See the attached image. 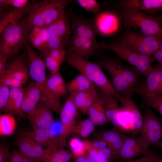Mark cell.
<instances>
[{
  "label": "cell",
  "mask_w": 162,
  "mask_h": 162,
  "mask_svg": "<svg viewBox=\"0 0 162 162\" xmlns=\"http://www.w3.org/2000/svg\"><path fill=\"white\" fill-rule=\"evenodd\" d=\"M73 1L70 0L35 1L31 10L20 22L30 32L36 27L48 26L65 13V7Z\"/></svg>",
  "instance_id": "2"
},
{
  "label": "cell",
  "mask_w": 162,
  "mask_h": 162,
  "mask_svg": "<svg viewBox=\"0 0 162 162\" xmlns=\"http://www.w3.org/2000/svg\"><path fill=\"white\" fill-rule=\"evenodd\" d=\"M86 140L89 146L96 150H98L107 147L106 143L100 140H96L92 141Z\"/></svg>",
  "instance_id": "46"
},
{
  "label": "cell",
  "mask_w": 162,
  "mask_h": 162,
  "mask_svg": "<svg viewBox=\"0 0 162 162\" xmlns=\"http://www.w3.org/2000/svg\"><path fill=\"white\" fill-rule=\"evenodd\" d=\"M95 125L88 118L76 123L73 129L72 134H75L82 138L87 137L93 132Z\"/></svg>",
  "instance_id": "35"
},
{
  "label": "cell",
  "mask_w": 162,
  "mask_h": 162,
  "mask_svg": "<svg viewBox=\"0 0 162 162\" xmlns=\"http://www.w3.org/2000/svg\"><path fill=\"white\" fill-rule=\"evenodd\" d=\"M89 118L95 125H101L109 122L106 115L101 97L99 95L89 108Z\"/></svg>",
  "instance_id": "30"
},
{
  "label": "cell",
  "mask_w": 162,
  "mask_h": 162,
  "mask_svg": "<svg viewBox=\"0 0 162 162\" xmlns=\"http://www.w3.org/2000/svg\"><path fill=\"white\" fill-rule=\"evenodd\" d=\"M61 97L53 76L50 75L47 78L42 90L40 101L59 115L62 106L60 100Z\"/></svg>",
  "instance_id": "20"
},
{
  "label": "cell",
  "mask_w": 162,
  "mask_h": 162,
  "mask_svg": "<svg viewBox=\"0 0 162 162\" xmlns=\"http://www.w3.org/2000/svg\"><path fill=\"white\" fill-rule=\"evenodd\" d=\"M25 156L19 150L10 152L8 162H22Z\"/></svg>",
  "instance_id": "43"
},
{
  "label": "cell",
  "mask_w": 162,
  "mask_h": 162,
  "mask_svg": "<svg viewBox=\"0 0 162 162\" xmlns=\"http://www.w3.org/2000/svg\"><path fill=\"white\" fill-rule=\"evenodd\" d=\"M9 148L6 144H1L0 146V162H8Z\"/></svg>",
  "instance_id": "47"
},
{
  "label": "cell",
  "mask_w": 162,
  "mask_h": 162,
  "mask_svg": "<svg viewBox=\"0 0 162 162\" xmlns=\"http://www.w3.org/2000/svg\"><path fill=\"white\" fill-rule=\"evenodd\" d=\"M10 88L4 85H0V111L6 105L9 98Z\"/></svg>",
  "instance_id": "42"
},
{
  "label": "cell",
  "mask_w": 162,
  "mask_h": 162,
  "mask_svg": "<svg viewBox=\"0 0 162 162\" xmlns=\"http://www.w3.org/2000/svg\"><path fill=\"white\" fill-rule=\"evenodd\" d=\"M16 127L14 117L12 115L4 114L0 116V135L8 136L12 134Z\"/></svg>",
  "instance_id": "33"
},
{
  "label": "cell",
  "mask_w": 162,
  "mask_h": 162,
  "mask_svg": "<svg viewBox=\"0 0 162 162\" xmlns=\"http://www.w3.org/2000/svg\"><path fill=\"white\" fill-rule=\"evenodd\" d=\"M7 2L12 8H20L25 7L29 2L28 0H7Z\"/></svg>",
  "instance_id": "45"
},
{
  "label": "cell",
  "mask_w": 162,
  "mask_h": 162,
  "mask_svg": "<svg viewBox=\"0 0 162 162\" xmlns=\"http://www.w3.org/2000/svg\"><path fill=\"white\" fill-rule=\"evenodd\" d=\"M157 162H162V158H161L159 160H158Z\"/></svg>",
  "instance_id": "55"
},
{
  "label": "cell",
  "mask_w": 162,
  "mask_h": 162,
  "mask_svg": "<svg viewBox=\"0 0 162 162\" xmlns=\"http://www.w3.org/2000/svg\"><path fill=\"white\" fill-rule=\"evenodd\" d=\"M22 162H34L31 159L25 157Z\"/></svg>",
  "instance_id": "52"
},
{
  "label": "cell",
  "mask_w": 162,
  "mask_h": 162,
  "mask_svg": "<svg viewBox=\"0 0 162 162\" xmlns=\"http://www.w3.org/2000/svg\"><path fill=\"white\" fill-rule=\"evenodd\" d=\"M121 61L117 56L102 55L98 61L109 73L110 81L118 93L124 98H131L137 93L143 79L134 69L124 66Z\"/></svg>",
  "instance_id": "1"
},
{
  "label": "cell",
  "mask_w": 162,
  "mask_h": 162,
  "mask_svg": "<svg viewBox=\"0 0 162 162\" xmlns=\"http://www.w3.org/2000/svg\"><path fill=\"white\" fill-rule=\"evenodd\" d=\"M19 150L25 157L34 162L42 161L46 154L45 149L23 132L16 140Z\"/></svg>",
  "instance_id": "18"
},
{
  "label": "cell",
  "mask_w": 162,
  "mask_h": 162,
  "mask_svg": "<svg viewBox=\"0 0 162 162\" xmlns=\"http://www.w3.org/2000/svg\"><path fill=\"white\" fill-rule=\"evenodd\" d=\"M154 58L156 59L158 62V64L162 69V50L159 49L153 55Z\"/></svg>",
  "instance_id": "50"
},
{
  "label": "cell",
  "mask_w": 162,
  "mask_h": 162,
  "mask_svg": "<svg viewBox=\"0 0 162 162\" xmlns=\"http://www.w3.org/2000/svg\"><path fill=\"white\" fill-rule=\"evenodd\" d=\"M25 50L29 61L28 73L31 78L37 83L44 84L47 79L46 77L45 62L27 43Z\"/></svg>",
  "instance_id": "19"
},
{
  "label": "cell",
  "mask_w": 162,
  "mask_h": 162,
  "mask_svg": "<svg viewBox=\"0 0 162 162\" xmlns=\"http://www.w3.org/2000/svg\"><path fill=\"white\" fill-rule=\"evenodd\" d=\"M98 43L97 41L72 35L65 48L66 50L72 51L80 58L88 60L89 58L94 55L95 52L98 50Z\"/></svg>",
  "instance_id": "21"
},
{
  "label": "cell",
  "mask_w": 162,
  "mask_h": 162,
  "mask_svg": "<svg viewBox=\"0 0 162 162\" xmlns=\"http://www.w3.org/2000/svg\"><path fill=\"white\" fill-rule=\"evenodd\" d=\"M43 52H47L61 64L64 61L67 54L66 50L62 48L48 49Z\"/></svg>",
  "instance_id": "40"
},
{
  "label": "cell",
  "mask_w": 162,
  "mask_h": 162,
  "mask_svg": "<svg viewBox=\"0 0 162 162\" xmlns=\"http://www.w3.org/2000/svg\"><path fill=\"white\" fill-rule=\"evenodd\" d=\"M74 94H69L62 105L59 115L62 128V135L65 139L72 134L76 124L78 110L74 100Z\"/></svg>",
  "instance_id": "15"
},
{
  "label": "cell",
  "mask_w": 162,
  "mask_h": 162,
  "mask_svg": "<svg viewBox=\"0 0 162 162\" xmlns=\"http://www.w3.org/2000/svg\"><path fill=\"white\" fill-rule=\"evenodd\" d=\"M162 38L159 36L146 35L132 29H125L116 40L137 53L151 57L159 49Z\"/></svg>",
  "instance_id": "7"
},
{
  "label": "cell",
  "mask_w": 162,
  "mask_h": 162,
  "mask_svg": "<svg viewBox=\"0 0 162 162\" xmlns=\"http://www.w3.org/2000/svg\"><path fill=\"white\" fill-rule=\"evenodd\" d=\"M153 70L143 80L137 93L141 97L146 96H162V69L158 64Z\"/></svg>",
  "instance_id": "16"
},
{
  "label": "cell",
  "mask_w": 162,
  "mask_h": 162,
  "mask_svg": "<svg viewBox=\"0 0 162 162\" xmlns=\"http://www.w3.org/2000/svg\"><path fill=\"white\" fill-rule=\"evenodd\" d=\"M23 132L43 147L56 148H63L66 146V139L61 134L56 132L51 128H37L32 130L25 131Z\"/></svg>",
  "instance_id": "12"
},
{
  "label": "cell",
  "mask_w": 162,
  "mask_h": 162,
  "mask_svg": "<svg viewBox=\"0 0 162 162\" xmlns=\"http://www.w3.org/2000/svg\"><path fill=\"white\" fill-rule=\"evenodd\" d=\"M92 19L97 35L105 37L118 32L122 22L118 12L110 9L101 10Z\"/></svg>",
  "instance_id": "11"
},
{
  "label": "cell",
  "mask_w": 162,
  "mask_h": 162,
  "mask_svg": "<svg viewBox=\"0 0 162 162\" xmlns=\"http://www.w3.org/2000/svg\"><path fill=\"white\" fill-rule=\"evenodd\" d=\"M96 88L94 86L89 89L75 93L74 103L78 110L83 114H88L89 108L99 96Z\"/></svg>",
  "instance_id": "28"
},
{
  "label": "cell",
  "mask_w": 162,
  "mask_h": 162,
  "mask_svg": "<svg viewBox=\"0 0 162 162\" xmlns=\"http://www.w3.org/2000/svg\"><path fill=\"white\" fill-rule=\"evenodd\" d=\"M8 60L4 55L0 54V78L5 75L7 73L6 65Z\"/></svg>",
  "instance_id": "48"
},
{
  "label": "cell",
  "mask_w": 162,
  "mask_h": 162,
  "mask_svg": "<svg viewBox=\"0 0 162 162\" xmlns=\"http://www.w3.org/2000/svg\"><path fill=\"white\" fill-rule=\"evenodd\" d=\"M73 156L71 151L63 148L54 149L44 158L42 161L46 162H69Z\"/></svg>",
  "instance_id": "32"
},
{
  "label": "cell",
  "mask_w": 162,
  "mask_h": 162,
  "mask_svg": "<svg viewBox=\"0 0 162 162\" xmlns=\"http://www.w3.org/2000/svg\"><path fill=\"white\" fill-rule=\"evenodd\" d=\"M125 134L117 130H105L94 134L96 140L105 142L112 152L116 159L122 147Z\"/></svg>",
  "instance_id": "24"
},
{
  "label": "cell",
  "mask_w": 162,
  "mask_h": 162,
  "mask_svg": "<svg viewBox=\"0 0 162 162\" xmlns=\"http://www.w3.org/2000/svg\"><path fill=\"white\" fill-rule=\"evenodd\" d=\"M157 161H156V162H157Z\"/></svg>",
  "instance_id": "57"
},
{
  "label": "cell",
  "mask_w": 162,
  "mask_h": 162,
  "mask_svg": "<svg viewBox=\"0 0 162 162\" xmlns=\"http://www.w3.org/2000/svg\"><path fill=\"white\" fill-rule=\"evenodd\" d=\"M87 154L93 160L94 162H110V160L100 157L96 150L90 147H87Z\"/></svg>",
  "instance_id": "44"
},
{
  "label": "cell",
  "mask_w": 162,
  "mask_h": 162,
  "mask_svg": "<svg viewBox=\"0 0 162 162\" xmlns=\"http://www.w3.org/2000/svg\"><path fill=\"white\" fill-rule=\"evenodd\" d=\"M116 6L118 9L133 8L153 14L162 10V0H122Z\"/></svg>",
  "instance_id": "23"
},
{
  "label": "cell",
  "mask_w": 162,
  "mask_h": 162,
  "mask_svg": "<svg viewBox=\"0 0 162 162\" xmlns=\"http://www.w3.org/2000/svg\"><path fill=\"white\" fill-rule=\"evenodd\" d=\"M139 137L148 148L158 146L162 138V124L150 107H147Z\"/></svg>",
  "instance_id": "9"
},
{
  "label": "cell",
  "mask_w": 162,
  "mask_h": 162,
  "mask_svg": "<svg viewBox=\"0 0 162 162\" xmlns=\"http://www.w3.org/2000/svg\"><path fill=\"white\" fill-rule=\"evenodd\" d=\"M25 92L23 88L18 96L10 103L7 104L2 111L11 115H16L22 118L24 117L22 109V104Z\"/></svg>",
  "instance_id": "34"
},
{
  "label": "cell",
  "mask_w": 162,
  "mask_h": 162,
  "mask_svg": "<svg viewBox=\"0 0 162 162\" xmlns=\"http://www.w3.org/2000/svg\"><path fill=\"white\" fill-rule=\"evenodd\" d=\"M66 50L64 61L86 77L103 94L114 96L118 100L122 97L105 75L98 61L86 60L71 50Z\"/></svg>",
  "instance_id": "3"
},
{
  "label": "cell",
  "mask_w": 162,
  "mask_h": 162,
  "mask_svg": "<svg viewBox=\"0 0 162 162\" xmlns=\"http://www.w3.org/2000/svg\"><path fill=\"white\" fill-rule=\"evenodd\" d=\"M159 49L162 50V38L161 40L160 44Z\"/></svg>",
  "instance_id": "53"
},
{
  "label": "cell",
  "mask_w": 162,
  "mask_h": 162,
  "mask_svg": "<svg viewBox=\"0 0 162 162\" xmlns=\"http://www.w3.org/2000/svg\"><path fill=\"white\" fill-rule=\"evenodd\" d=\"M74 162H94L87 153L82 156L74 157Z\"/></svg>",
  "instance_id": "49"
},
{
  "label": "cell",
  "mask_w": 162,
  "mask_h": 162,
  "mask_svg": "<svg viewBox=\"0 0 162 162\" xmlns=\"http://www.w3.org/2000/svg\"><path fill=\"white\" fill-rule=\"evenodd\" d=\"M94 86L86 77L81 74L66 84L67 92L69 94L76 93L89 89Z\"/></svg>",
  "instance_id": "31"
},
{
  "label": "cell",
  "mask_w": 162,
  "mask_h": 162,
  "mask_svg": "<svg viewBox=\"0 0 162 162\" xmlns=\"http://www.w3.org/2000/svg\"><path fill=\"white\" fill-rule=\"evenodd\" d=\"M45 162V161H44V162Z\"/></svg>",
  "instance_id": "56"
},
{
  "label": "cell",
  "mask_w": 162,
  "mask_h": 162,
  "mask_svg": "<svg viewBox=\"0 0 162 162\" xmlns=\"http://www.w3.org/2000/svg\"><path fill=\"white\" fill-rule=\"evenodd\" d=\"M51 110L43 103L38 104L32 124L33 129L50 128L54 123Z\"/></svg>",
  "instance_id": "27"
},
{
  "label": "cell",
  "mask_w": 162,
  "mask_h": 162,
  "mask_svg": "<svg viewBox=\"0 0 162 162\" xmlns=\"http://www.w3.org/2000/svg\"><path fill=\"white\" fill-rule=\"evenodd\" d=\"M24 49L21 54L8 60L7 73L0 78V85L11 88L22 87L26 83L28 77L29 61L27 52Z\"/></svg>",
  "instance_id": "8"
},
{
  "label": "cell",
  "mask_w": 162,
  "mask_h": 162,
  "mask_svg": "<svg viewBox=\"0 0 162 162\" xmlns=\"http://www.w3.org/2000/svg\"><path fill=\"white\" fill-rule=\"evenodd\" d=\"M118 101L122 106L131 115V129L134 132L140 133L142 126L143 116L134 101L132 98H126L123 97Z\"/></svg>",
  "instance_id": "26"
},
{
  "label": "cell",
  "mask_w": 162,
  "mask_h": 162,
  "mask_svg": "<svg viewBox=\"0 0 162 162\" xmlns=\"http://www.w3.org/2000/svg\"><path fill=\"white\" fill-rule=\"evenodd\" d=\"M71 35L69 19L68 15L65 13L48 27V49L62 48L65 49Z\"/></svg>",
  "instance_id": "10"
},
{
  "label": "cell",
  "mask_w": 162,
  "mask_h": 162,
  "mask_svg": "<svg viewBox=\"0 0 162 162\" xmlns=\"http://www.w3.org/2000/svg\"><path fill=\"white\" fill-rule=\"evenodd\" d=\"M77 4L88 13L97 14L102 7L96 0H76Z\"/></svg>",
  "instance_id": "37"
},
{
  "label": "cell",
  "mask_w": 162,
  "mask_h": 162,
  "mask_svg": "<svg viewBox=\"0 0 162 162\" xmlns=\"http://www.w3.org/2000/svg\"><path fill=\"white\" fill-rule=\"evenodd\" d=\"M44 57L46 67L50 71V75L59 72L61 64L46 52H41Z\"/></svg>",
  "instance_id": "39"
},
{
  "label": "cell",
  "mask_w": 162,
  "mask_h": 162,
  "mask_svg": "<svg viewBox=\"0 0 162 162\" xmlns=\"http://www.w3.org/2000/svg\"><path fill=\"white\" fill-rule=\"evenodd\" d=\"M118 10L125 29H137L143 34L162 38V25L152 15L133 8Z\"/></svg>",
  "instance_id": "6"
},
{
  "label": "cell",
  "mask_w": 162,
  "mask_h": 162,
  "mask_svg": "<svg viewBox=\"0 0 162 162\" xmlns=\"http://www.w3.org/2000/svg\"><path fill=\"white\" fill-rule=\"evenodd\" d=\"M141 98L147 107L154 109L162 116V96H146Z\"/></svg>",
  "instance_id": "38"
},
{
  "label": "cell",
  "mask_w": 162,
  "mask_h": 162,
  "mask_svg": "<svg viewBox=\"0 0 162 162\" xmlns=\"http://www.w3.org/2000/svg\"><path fill=\"white\" fill-rule=\"evenodd\" d=\"M107 117L114 129L124 133L120 121L123 110L118 98L112 95L102 94L101 97Z\"/></svg>",
  "instance_id": "22"
},
{
  "label": "cell",
  "mask_w": 162,
  "mask_h": 162,
  "mask_svg": "<svg viewBox=\"0 0 162 162\" xmlns=\"http://www.w3.org/2000/svg\"><path fill=\"white\" fill-rule=\"evenodd\" d=\"M45 84L34 82L29 84L25 90L22 102V109L24 113L27 115L32 124L37 107L40 101L41 93Z\"/></svg>",
  "instance_id": "17"
},
{
  "label": "cell",
  "mask_w": 162,
  "mask_h": 162,
  "mask_svg": "<svg viewBox=\"0 0 162 162\" xmlns=\"http://www.w3.org/2000/svg\"><path fill=\"white\" fill-rule=\"evenodd\" d=\"M48 27H35L28 36V40L41 52L48 49Z\"/></svg>",
  "instance_id": "29"
},
{
  "label": "cell",
  "mask_w": 162,
  "mask_h": 162,
  "mask_svg": "<svg viewBox=\"0 0 162 162\" xmlns=\"http://www.w3.org/2000/svg\"><path fill=\"white\" fill-rule=\"evenodd\" d=\"M154 150L148 147L139 137L134 138L125 134L123 145L116 160L125 161L140 156L149 154Z\"/></svg>",
  "instance_id": "13"
},
{
  "label": "cell",
  "mask_w": 162,
  "mask_h": 162,
  "mask_svg": "<svg viewBox=\"0 0 162 162\" xmlns=\"http://www.w3.org/2000/svg\"><path fill=\"white\" fill-rule=\"evenodd\" d=\"M97 48L114 52L121 60L131 65L141 76L146 77L154 70L152 63L154 58L137 53L116 40L110 42L101 41L98 44Z\"/></svg>",
  "instance_id": "4"
},
{
  "label": "cell",
  "mask_w": 162,
  "mask_h": 162,
  "mask_svg": "<svg viewBox=\"0 0 162 162\" xmlns=\"http://www.w3.org/2000/svg\"><path fill=\"white\" fill-rule=\"evenodd\" d=\"M35 1L29 2L25 7L20 8H13L8 5L0 10V33L9 24L20 21L22 17L31 10Z\"/></svg>",
  "instance_id": "25"
},
{
  "label": "cell",
  "mask_w": 162,
  "mask_h": 162,
  "mask_svg": "<svg viewBox=\"0 0 162 162\" xmlns=\"http://www.w3.org/2000/svg\"><path fill=\"white\" fill-rule=\"evenodd\" d=\"M69 146L74 157L83 156L87 154L85 142L80 138L74 137L71 138Z\"/></svg>",
  "instance_id": "36"
},
{
  "label": "cell",
  "mask_w": 162,
  "mask_h": 162,
  "mask_svg": "<svg viewBox=\"0 0 162 162\" xmlns=\"http://www.w3.org/2000/svg\"><path fill=\"white\" fill-rule=\"evenodd\" d=\"M158 146L160 147L162 151V141H160Z\"/></svg>",
  "instance_id": "54"
},
{
  "label": "cell",
  "mask_w": 162,
  "mask_h": 162,
  "mask_svg": "<svg viewBox=\"0 0 162 162\" xmlns=\"http://www.w3.org/2000/svg\"><path fill=\"white\" fill-rule=\"evenodd\" d=\"M161 158V157L160 155L153 151L151 153L143 155L139 158L128 161H117V162H156Z\"/></svg>",
  "instance_id": "41"
},
{
  "label": "cell",
  "mask_w": 162,
  "mask_h": 162,
  "mask_svg": "<svg viewBox=\"0 0 162 162\" xmlns=\"http://www.w3.org/2000/svg\"><path fill=\"white\" fill-rule=\"evenodd\" d=\"M152 16L159 23L162 25V14L158 15H152Z\"/></svg>",
  "instance_id": "51"
},
{
  "label": "cell",
  "mask_w": 162,
  "mask_h": 162,
  "mask_svg": "<svg viewBox=\"0 0 162 162\" xmlns=\"http://www.w3.org/2000/svg\"><path fill=\"white\" fill-rule=\"evenodd\" d=\"M30 32L20 20L8 25L0 33V54L8 59L18 55L28 43Z\"/></svg>",
  "instance_id": "5"
},
{
  "label": "cell",
  "mask_w": 162,
  "mask_h": 162,
  "mask_svg": "<svg viewBox=\"0 0 162 162\" xmlns=\"http://www.w3.org/2000/svg\"><path fill=\"white\" fill-rule=\"evenodd\" d=\"M68 15L72 35L97 41L96 38L98 35L92 18H83L71 10Z\"/></svg>",
  "instance_id": "14"
}]
</instances>
